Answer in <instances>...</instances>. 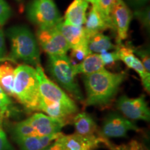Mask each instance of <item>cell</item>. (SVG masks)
Returning a JSON list of instances; mask_svg holds the SVG:
<instances>
[{"mask_svg": "<svg viewBox=\"0 0 150 150\" xmlns=\"http://www.w3.org/2000/svg\"><path fill=\"white\" fill-rule=\"evenodd\" d=\"M126 79L125 73H112L106 69L83 75L86 91L85 104L88 106H104L112 100Z\"/></svg>", "mask_w": 150, "mask_h": 150, "instance_id": "1", "label": "cell"}, {"mask_svg": "<svg viewBox=\"0 0 150 150\" xmlns=\"http://www.w3.org/2000/svg\"><path fill=\"white\" fill-rule=\"evenodd\" d=\"M11 42L9 59L21 61L27 65L36 67L40 65V52L35 35L26 26L17 25L6 31Z\"/></svg>", "mask_w": 150, "mask_h": 150, "instance_id": "2", "label": "cell"}, {"mask_svg": "<svg viewBox=\"0 0 150 150\" xmlns=\"http://www.w3.org/2000/svg\"><path fill=\"white\" fill-rule=\"evenodd\" d=\"M39 84L36 70L27 64L15 69L13 97L27 110H39Z\"/></svg>", "mask_w": 150, "mask_h": 150, "instance_id": "3", "label": "cell"}, {"mask_svg": "<svg viewBox=\"0 0 150 150\" xmlns=\"http://www.w3.org/2000/svg\"><path fill=\"white\" fill-rule=\"evenodd\" d=\"M48 72L54 79L76 100L83 102L84 97L76 80L74 64L67 55L48 56Z\"/></svg>", "mask_w": 150, "mask_h": 150, "instance_id": "4", "label": "cell"}, {"mask_svg": "<svg viewBox=\"0 0 150 150\" xmlns=\"http://www.w3.org/2000/svg\"><path fill=\"white\" fill-rule=\"evenodd\" d=\"M27 15L38 28L55 27L63 20L53 0H32L27 6Z\"/></svg>", "mask_w": 150, "mask_h": 150, "instance_id": "5", "label": "cell"}, {"mask_svg": "<svg viewBox=\"0 0 150 150\" xmlns=\"http://www.w3.org/2000/svg\"><path fill=\"white\" fill-rule=\"evenodd\" d=\"M35 70L38 79L39 95L49 101L62 105L74 115L78 111V107L74 101L46 76L40 65L35 67Z\"/></svg>", "mask_w": 150, "mask_h": 150, "instance_id": "6", "label": "cell"}, {"mask_svg": "<svg viewBox=\"0 0 150 150\" xmlns=\"http://www.w3.org/2000/svg\"><path fill=\"white\" fill-rule=\"evenodd\" d=\"M36 40L48 56L67 55L70 46L61 32L56 27L38 28Z\"/></svg>", "mask_w": 150, "mask_h": 150, "instance_id": "7", "label": "cell"}, {"mask_svg": "<svg viewBox=\"0 0 150 150\" xmlns=\"http://www.w3.org/2000/svg\"><path fill=\"white\" fill-rule=\"evenodd\" d=\"M133 14L123 0H116L110 13L113 31L116 33V43L122 44L128 37L129 26Z\"/></svg>", "mask_w": 150, "mask_h": 150, "instance_id": "8", "label": "cell"}, {"mask_svg": "<svg viewBox=\"0 0 150 150\" xmlns=\"http://www.w3.org/2000/svg\"><path fill=\"white\" fill-rule=\"evenodd\" d=\"M117 108L123 115L131 120L149 121L150 110L144 96L130 98L121 96L117 102Z\"/></svg>", "mask_w": 150, "mask_h": 150, "instance_id": "9", "label": "cell"}, {"mask_svg": "<svg viewBox=\"0 0 150 150\" xmlns=\"http://www.w3.org/2000/svg\"><path fill=\"white\" fill-rule=\"evenodd\" d=\"M129 131H139L135 124L127 118L116 113L110 114L103 122L101 134L104 138H122Z\"/></svg>", "mask_w": 150, "mask_h": 150, "instance_id": "10", "label": "cell"}, {"mask_svg": "<svg viewBox=\"0 0 150 150\" xmlns=\"http://www.w3.org/2000/svg\"><path fill=\"white\" fill-rule=\"evenodd\" d=\"M119 60H120L129 68L133 69L139 74L142 83L148 93L150 92V74L146 72L141 61L134 52V48L129 45L120 44L116 45Z\"/></svg>", "mask_w": 150, "mask_h": 150, "instance_id": "11", "label": "cell"}, {"mask_svg": "<svg viewBox=\"0 0 150 150\" xmlns=\"http://www.w3.org/2000/svg\"><path fill=\"white\" fill-rule=\"evenodd\" d=\"M65 150H93L100 143L107 145L108 141L103 137L92 136H81L74 134L63 136Z\"/></svg>", "mask_w": 150, "mask_h": 150, "instance_id": "12", "label": "cell"}, {"mask_svg": "<svg viewBox=\"0 0 150 150\" xmlns=\"http://www.w3.org/2000/svg\"><path fill=\"white\" fill-rule=\"evenodd\" d=\"M28 120L36 131L38 136H48L61 132L65 124L40 112L33 114Z\"/></svg>", "mask_w": 150, "mask_h": 150, "instance_id": "13", "label": "cell"}, {"mask_svg": "<svg viewBox=\"0 0 150 150\" xmlns=\"http://www.w3.org/2000/svg\"><path fill=\"white\" fill-rule=\"evenodd\" d=\"M88 2L86 0H74L65 11L63 22L65 24L82 27L86 22Z\"/></svg>", "mask_w": 150, "mask_h": 150, "instance_id": "14", "label": "cell"}, {"mask_svg": "<svg viewBox=\"0 0 150 150\" xmlns=\"http://www.w3.org/2000/svg\"><path fill=\"white\" fill-rule=\"evenodd\" d=\"M39 110H42L47 114L48 116L64 123L69 120V118L74 114L62 105L55 103L39 96Z\"/></svg>", "mask_w": 150, "mask_h": 150, "instance_id": "15", "label": "cell"}, {"mask_svg": "<svg viewBox=\"0 0 150 150\" xmlns=\"http://www.w3.org/2000/svg\"><path fill=\"white\" fill-rule=\"evenodd\" d=\"M55 27L65 38L70 49L77 45L86 38L85 30L83 27L65 24L63 20H62Z\"/></svg>", "mask_w": 150, "mask_h": 150, "instance_id": "16", "label": "cell"}, {"mask_svg": "<svg viewBox=\"0 0 150 150\" xmlns=\"http://www.w3.org/2000/svg\"><path fill=\"white\" fill-rule=\"evenodd\" d=\"M105 65L99 54L90 53L83 61L74 65L75 74L87 75L105 69Z\"/></svg>", "mask_w": 150, "mask_h": 150, "instance_id": "17", "label": "cell"}, {"mask_svg": "<svg viewBox=\"0 0 150 150\" xmlns=\"http://www.w3.org/2000/svg\"><path fill=\"white\" fill-rule=\"evenodd\" d=\"M85 24L84 30L87 38L96 33L102 32L104 30L109 29L99 13L98 9L93 6L86 16Z\"/></svg>", "mask_w": 150, "mask_h": 150, "instance_id": "18", "label": "cell"}, {"mask_svg": "<svg viewBox=\"0 0 150 150\" xmlns=\"http://www.w3.org/2000/svg\"><path fill=\"white\" fill-rule=\"evenodd\" d=\"M87 39L88 46L91 53L100 54L103 52L115 50L116 49V45L112 42L110 38L102 32L95 33L88 37Z\"/></svg>", "mask_w": 150, "mask_h": 150, "instance_id": "19", "label": "cell"}, {"mask_svg": "<svg viewBox=\"0 0 150 150\" xmlns=\"http://www.w3.org/2000/svg\"><path fill=\"white\" fill-rule=\"evenodd\" d=\"M76 134L81 136H92L97 131V125L94 120L86 112H79L74 117Z\"/></svg>", "mask_w": 150, "mask_h": 150, "instance_id": "20", "label": "cell"}, {"mask_svg": "<svg viewBox=\"0 0 150 150\" xmlns=\"http://www.w3.org/2000/svg\"><path fill=\"white\" fill-rule=\"evenodd\" d=\"M15 69L13 65L6 62L0 66V87L9 96L13 97Z\"/></svg>", "mask_w": 150, "mask_h": 150, "instance_id": "21", "label": "cell"}, {"mask_svg": "<svg viewBox=\"0 0 150 150\" xmlns=\"http://www.w3.org/2000/svg\"><path fill=\"white\" fill-rule=\"evenodd\" d=\"M12 134L13 136V139L28 136H38L36 131L27 119L17 124L13 129Z\"/></svg>", "mask_w": 150, "mask_h": 150, "instance_id": "22", "label": "cell"}, {"mask_svg": "<svg viewBox=\"0 0 150 150\" xmlns=\"http://www.w3.org/2000/svg\"><path fill=\"white\" fill-rule=\"evenodd\" d=\"M22 150H43L40 136H33L14 139Z\"/></svg>", "mask_w": 150, "mask_h": 150, "instance_id": "23", "label": "cell"}, {"mask_svg": "<svg viewBox=\"0 0 150 150\" xmlns=\"http://www.w3.org/2000/svg\"><path fill=\"white\" fill-rule=\"evenodd\" d=\"M116 0H99V5L97 7L99 13L106 22L109 29L113 30L112 24L110 19L111 9L115 3Z\"/></svg>", "mask_w": 150, "mask_h": 150, "instance_id": "24", "label": "cell"}, {"mask_svg": "<svg viewBox=\"0 0 150 150\" xmlns=\"http://www.w3.org/2000/svg\"><path fill=\"white\" fill-rule=\"evenodd\" d=\"M91 53L88 46V39L86 38L79 44L71 48V56L73 59L78 61H82Z\"/></svg>", "mask_w": 150, "mask_h": 150, "instance_id": "25", "label": "cell"}, {"mask_svg": "<svg viewBox=\"0 0 150 150\" xmlns=\"http://www.w3.org/2000/svg\"><path fill=\"white\" fill-rule=\"evenodd\" d=\"M133 16H134L142 27L149 32L150 29V9L149 6L134 10Z\"/></svg>", "mask_w": 150, "mask_h": 150, "instance_id": "26", "label": "cell"}, {"mask_svg": "<svg viewBox=\"0 0 150 150\" xmlns=\"http://www.w3.org/2000/svg\"><path fill=\"white\" fill-rule=\"evenodd\" d=\"M134 52L138 56V58L141 61L146 72L150 74V54L149 48L140 47L134 49Z\"/></svg>", "mask_w": 150, "mask_h": 150, "instance_id": "27", "label": "cell"}, {"mask_svg": "<svg viewBox=\"0 0 150 150\" xmlns=\"http://www.w3.org/2000/svg\"><path fill=\"white\" fill-rule=\"evenodd\" d=\"M107 145L110 149L113 150H147L143 145L134 140H131L126 145L117 146V147L112 145V144H110V142H108Z\"/></svg>", "mask_w": 150, "mask_h": 150, "instance_id": "28", "label": "cell"}, {"mask_svg": "<svg viewBox=\"0 0 150 150\" xmlns=\"http://www.w3.org/2000/svg\"><path fill=\"white\" fill-rule=\"evenodd\" d=\"M11 16V9L5 0H0V26L4 24Z\"/></svg>", "mask_w": 150, "mask_h": 150, "instance_id": "29", "label": "cell"}, {"mask_svg": "<svg viewBox=\"0 0 150 150\" xmlns=\"http://www.w3.org/2000/svg\"><path fill=\"white\" fill-rule=\"evenodd\" d=\"M99 54L105 65L112 64L115 62L119 61V57H118L116 50H114V52H103Z\"/></svg>", "mask_w": 150, "mask_h": 150, "instance_id": "30", "label": "cell"}, {"mask_svg": "<svg viewBox=\"0 0 150 150\" xmlns=\"http://www.w3.org/2000/svg\"><path fill=\"white\" fill-rule=\"evenodd\" d=\"M3 116L0 115V150H13V147L7 140L6 135L1 128Z\"/></svg>", "mask_w": 150, "mask_h": 150, "instance_id": "31", "label": "cell"}, {"mask_svg": "<svg viewBox=\"0 0 150 150\" xmlns=\"http://www.w3.org/2000/svg\"><path fill=\"white\" fill-rule=\"evenodd\" d=\"M123 1L129 8L136 10L146 6L149 0H123Z\"/></svg>", "mask_w": 150, "mask_h": 150, "instance_id": "32", "label": "cell"}, {"mask_svg": "<svg viewBox=\"0 0 150 150\" xmlns=\"http://www.w3.org/2000/svg\"><path fill=\"white\" fill-rule=\"evenodd\" d=\"M63 136L64 135L62 134L57 139H56L50 145L43 150H65L64 149V142H63Z\"/></svg>", "mask_w": 150, "mask_h": 150, "instance_id": "33", "label": "cell"}, {"mask_svg": "<svg viewBox=\"0 0 150 150\" xmlns=\"http://www.w3.org/2000/svg\"><path fill=\"white\" fill-rule=\"evenodd\" d=\"M6 52V50L5 45L4 33L1 27H0V61L5 59Z\"/></svg>", "mask_w": 150, "mask_h": 150, "instance_id": "34", "label": "cell"}, {"mask_svg": "<svg viewBox=\"0 0 150 150\" xmlns=\"http://www.w3.org/2000/svg\"><path fill=\"white\" fill-rule=\"evenodd\" d=\"M0 99H1L2 102H4L5 104L10 105V106H12V102H11V99L8 98V95L6 94L1 88L0 87Z\"/></svg>", "mask_w": 150, "mask_h": 150, "instance_id": "35", "label": "cell"}, {"mask_svg": "<svg viewBox=\"0 0 150 150\" xmlns=\"http://www.w3.org/2000/svg\"><path fill=\"white\" fill-rule=\"evenodd\" d=\"M11 107V106H10V105L5 104L4 102L0 99V113L4 115L6 113H8L9 112Z\"/></svg>", "mask_w": 150, "mask_h": 150, "instance_id": "36", "label": "cell"}, {"mask_svg": "<svg viewBox=\"0 0 150 150\" xmlns=\"http://www.w3.org/2000/svg\"><path fill=\"white\" fill-rule=\"evenodd\" d=\"M86 1H88V2H90L92 4H93V6H95V7H98V5H99V0H86Z\"/></svg>", "mask_w": 150, "mask_h": 150, "instance_id": "37", "label": "cell"}, {"mask_svg": "<svg viewBox=\"0 0 150 150\" xmlns=\"http://www.w3.org/2000/svg\"><path fill=\"white\" fill-rule=\"evenodd\" d=\"M17 1H22V0H17Z\"/></svg>", "mask_w": 150, "mask_h": 150, "instance_id": "38", "label": "cell"}, {"mask_svg": "<svg viewBox=\"0 0 150 150\" xmlns=\"http://www.w3.org/2000/svg\"><path fill=\"white\" fill-rule=\"evenodd\" d=\"M111 150H113V149H111Z\"/></svg>", "mask_w": 150, "mask_h": 150, "instance_id": "39", "label": "cell"}]
</instances>
